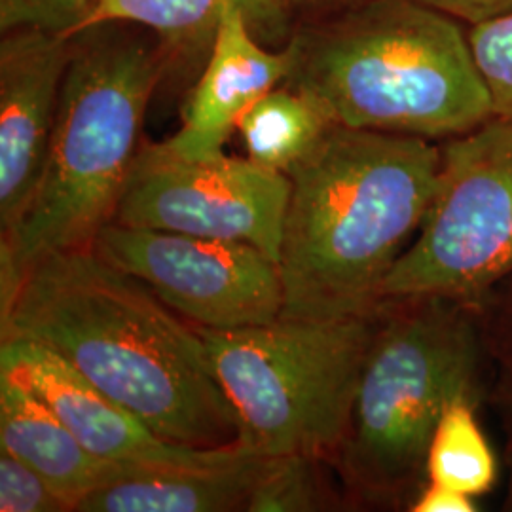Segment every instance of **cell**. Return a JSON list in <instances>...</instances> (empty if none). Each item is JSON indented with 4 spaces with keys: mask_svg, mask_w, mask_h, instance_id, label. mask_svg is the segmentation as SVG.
I'll use <instances>...</instances> for the list:
<instances>
[{
    "mask_svg": "<svg viewBox=\"0 0 512 512\" xmlns=\"http://www.w3.org/2000/svg\"><path fill=\"white\" fill-rule=\"evenodd\" d=\"M0 315L2 338L54 351L162 439L238 444L236 412L200 332L92 247L42 256Z\"/></svg>",
    "mask_w": 512,
    "mask_h": 512,
    "instance_id": "1",
    "label": "cell"
},
{
    "mask_svg": "<svg viewBox=\"0 0 512 512\" xmlns=\"http://www.w3.org/2000/svg\"><path fill=\"white\" fill-rule=\"evenodd\" d=\"M440 167L431 139L334 124L287 173L281 317L380 310L385 279L439 192Z\"/></svg>",
    "mask_w": 512,
    "mask_h": 512,
    "instance_id": "2",
    "label": "cell"
},
{
    "mask_svg": "<svg viewBox=\"0 0 512 512\" xmlns=\"http://www.w3.org/2000/svg\"><path fill=\"white\" fill-rule=\"evenodd\" d=\"M287 48V86L340 126L448 141L495 118L469 29L418 0H359Z\"/></svg>",
    "mask_w": 512,
    "mask_h": 512,
    "instance_id": "3",
    "label": "cell"
},
{
    "mask_svg": "<svg viewBox=\"0 0 512 512\" xmlns=\"http://www.w3.org/2000/svg\"><path fill=\"white\" fill-rule=\"evenodd\" d=\"M103 29L73 38L37 192L0 243L2 308L42 256L92 247L114 219L141 148L139 133L162 78V57L143 38Z\"/></svg>",
    "mask_w": 512,
    "mask_h": 512,
    "instance_id": "4",
    "label": "cell"
},
{
    "mask_svg": "<svg viewBox=\"0 0 512 512\" xmlns=\"http://www.w3.org/2000/svg\"><path fill=\"white\" fill-rule=\"evenodd\" d=\"M480 340L463 300H387L355 393L336 463L349 490L391 503L425 473L442 412L476 401Z\"/></svg>",
    "mask_w": 512,
    "mask_h": 512,
    "instance_id": "5",
    "label": "cell"
},
{
    "mask_svg": "<svg viewBox=\"0 0 512 512\" xmlns=\"http://www.w3.org/2000/svg\"><path fill=\"white\" fill-rule=\"evenodd\" d=\"M380 310L346 319H283L245 329L196 327L239 425L266 458L334 459Z\"/></svg>",
    "mask_w": 512,
    "mask_h": 512,
    "instance_id": "6",
    "label": "cell"
},
{
    "mask_svg": "<svg viewBox=\"0 0 512 512\" xmlns=\"http://www.w3.org/2000/svg\"><path fill=\"white\" fill-rule=\"evenodd\" d=\"M439 192L382 302L471 300L512 274V124L494 118L442 145Z\"/></svg>",
    "mask_w": 512,
    "mask_h": 512,
    "instance_id": "7",
    "label": "cell"
},
{
    "mask_svg": "<svg viewBox=\"0 0 512 512\" xmlns=\"http://www.w3.org/2000/svg\"><path fill=\"white\" fill-rule=\"evenodd\" d=\"M291 179L226 154L192 160L141 145L112 222L200 238L245 241L279 264Z\"/></svg>",
    "mask_w": 512,
    "mask_h": 512,
    "instance_id": "8",
    "label": "cell"
},
{
    "mask_svg": "<svg viewBox=\"0 0 512 512\" xmlns=\"http://www.w3.org/2000/svg\"><path fill=\"white\" fill-rule=\"evenodd\" d=\"M92 249L196 327L245 329L281 317L279 264L251 243L110 222Z\"/></svg>",
    "mask_w": 512,
    "mask_h": 512,
    "instance_id": "9",
    "label": "cell"
},
{
    "mask_svg": "<svg viewBox=\"0 0 512 512\" xmlns=\"http://www.w3.org/2000/svg\"><path fill=\"white\" fill-rule=\"evenodd\" d=\"M0 370L33 391L95 458L124 467L209 465L238 454L241 444L192 448L156 435L54 351L23 338H2Z\"/></svg>",
    "mask_w": 512,
    "mask_h": 512,
    "instance_id": "10",
    "label": "cell"
},
{
    "mask_svg": "<svg viewBox=\"0 0 512 512\" xmlns=\"http://www.w3.org/2000/svg\"><path fill=\"white\" fill-rule=\"evenodd\" d=\"M73 38L23 29L0 42V228L18 224L37 192Z\"/></svg>",
    "mask_w": 512,
    "mask_h": 512,
    "instance_id": "11",
    "label": "cell"
},
{
    "mask_svg": "<svg viewBox=\"0 0 512 512\" xmlns=\"http://www.w3.org/2000/svg\"><path fill=\"white\" fill-rule=\"evenodd\" d=\"M291 50L262 48L243 12L220 19L200 80L188 95L183 126L164 141L175 154L202 160L224 154L239 118L291 73Z\"/></svg>",
    "mask_w": 512,
    "mask_h": 512,
    "instance_id": "12",
    "label": "cell"
},
{
    "mask_svg": "<svg viewBox=\"0 0 512 512\" xmlns=\"http://www.w3.org/2000/svg\"><path fill=\"white\" fill-rule=\"evenodd\" d=\"M272 458L241 446L236 456L184 467H122L84 495L74 512L249 511Z\"/></svg>",
    "mask_w": 512,
    "mask_h": 512,
    "instance_id": "13",
    "label": "cell"
},
{
    "mask_svg": "<svg viewBox=\"0 0 512 512\" xmlns=\"http://www.w3.org/2000/svg\"><path fill=\"white\" fill-rule=\"evenodd\" d=\"M0 442V448L44 476L67 499L71 512L84 495L107 484L124 467L95 458L33 391L2 370Z\"/></svg>",
    "mask_w": 512,
    "mask_h": 512,
    "instance_id": "14",
    "label": "cell"
},
{
    "mask_svg": "<svg viewBox=\"0 0 512 512\" xmlns=\"http://www.w3.org/2000/svg\"><path fill=\"white\" fill-rule=\"evenodd\" d=\"M289 0H93L84 33L103 25H139L181 42L209 37L213 40L220 19L228 10L245 14L253 33L274 37L291 16Z\"/></svg>",
    "mask_w": 512,
    "mask_h": 512,
    "instance_id": "15",
    "label": "cell"
},
{
    "mask_svg": "<svg viewBox=\"0 0 512 512\" xmlns=\"http://www.w3.org/2000/svg\"><path fill=\"white\" fill-rule=\"evenodd\" d=\"M334 124L310 93L285 86L274 88L245 110L236 129L249 160L287 175Z\"/></svg>",
    "mask_w": 512,
    "mask_h": 512,
    "instance_id": "16",
    "label": "cell"
},
{
    "mask_svg": "<svg viewBox=\"0 0 512 512\" xmlns=\"http://www.w3.org/2000/svg\"><path fill=\"white\" fill-rule=\"evenodd\" d=\"M475 408L473 399H459L442 412L429 440L425 478L476 499L494 488L497 459Z\"/></svg>",
    "mask_w": 512,
    "mask_h": 512,
    "instance_id": "17",
    "label": "cell"
},
{
    "mask_svg": "<svg viewBox=\"0 0 512 512\" xmlns=\"http://www.w3.org/2000/svg\"><path fill=\"white\" fill-rule=\"evenodd\" d=\"M313 458H272L249 512L319 511L325 505Z\"/></svg>",
    "mask_w": 512,
    "mask_h": 512,
    "instance_id": "18",
    "label": "cell"
},
{
    "mask_svg": "<svg viewBox=\"0 0 512 512\" xmlns=\"http://www.w3.org/2000/svg\"><path fill=\"white\" fill-rule=\"evenodd\" d=\"M469 42L495 118L512 124V12L469 25Z\"/></svg>",
    "mask_w": 512,
    "mask_h": 512,
    "instance_id": "19",
    "label": "cell"
},
{
    "mask_svg": "<svg viewBox=\"0 0 512 512\" xmlns=\"http://www.w3.org/2000/svg\"><path fill=\"white\" fill-rule=\"evenodd\" d=\"M93 0H0V31L33 29L57 37L84 33Z\"/></svg>",
    "mask_w": 512,
    "mask_h": 512,
    "instance_id": "20",
    "label": "cell"
},
{
    "mask_svg": "<svg viewBox=\"0 0 512 512\" xmlns=\"http://www.w3.org/2000/svg\"><path fill=\"white\" fill-rule=\"evenodd\" d=\"M0 511L71 512V505L31 465L0 448Z\"/></svg>",
    "mask_w": 512,
    "mask_h": 512,
    "instance_id": "21",
    "label": "cell"
},
{
    "mask_svg": "<svg viewBox=\"0 0 512 512\" xmlns=\"http://www.w3.org/2000/svg\"><path fill=\"white\" fill-rule=\"evenodd\" d=\"M458 21L476 25L512 12V0H418Z\"/></svg>",
    "mask_w": 512,
    "mask_h": 512,
    "instance_id": "22",
    "label": "cell"
},
{
    "mask_svg": "<svg viewBox=\"0 0 512 512\" xmlns=\"http://www.w3.org/2000/svg\"><path fill=\"white\" fill-rule=\"evenodd\" d=\"M412 512H476L475 497L458 490L427 482L416 501L410 507Z\"/></svg>",
    "mask_w": 512,
    "mask_h": 512,
    "instance_id": "23",
    "label": "cell"
},
{
    "mask_svg": "<svg viewBox=\"0 0 512 512\" xmlns=\"http://www.w3.org/2000/svg\"><path fill=\"white\" fill-rule=\"evenodd\" d=\"M291 6H306V8H338L349 6L359 0H289Z\"/></svg>",
    "mask_w": 512,
    "mask_h": 512,
    "instance_id": "24",
    "label": "cell"
}]
</instances>
